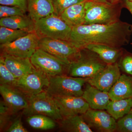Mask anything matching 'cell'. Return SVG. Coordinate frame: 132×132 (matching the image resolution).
Instances as JSON below:
<instances>
[{
    "label": "cell",
    "mask_w": 132,
    "mask_h": 132,
    "mask_svg": "<svg viewBox=\"0 0 132 132\" xmlns=\"http://www.w3.org/2000/svg\"><path fill=\"white\" fill-rule=\"evenodd\" d=\"M132 25L119 21L110 24L83 25L72 28L69 41L78 49L90 44L122 47L129 44Z\"/></svg>",
    "instance_id": "1"
},
{
    "label": "cell",
    "mask_w": 132,
    "mask_h": 132,
    "mask_svg": "<svg viewBox=\"0 0 132 132\" xmlns=\"http://www.w3.org/2000/svg\"><path fill=\"white\" fill-rule=\"evenodd\" d=\"M118 2L86 0L85 24H110L120 20L122 6L119 5Z\"/></svg>",
    "instance_id": "2"
},
{
    "label": "cell",
    "mask_w": 132,
    "mask_h": 132,
    "mask_svg": "<svg viewBox=\"0 0 132 132\" xmlns=\"http://www.w3.org/2000/svg\"><path fill=\"white\" fill-rule=\"evenodd\" d=\"M107 64L96 53L83 48L80 50L79 58L70 64L68 75L78 78H91L104 68Z\"/></svg>",
    "instance_id": "3"
},
{
    "label": "cell",
    "mask_w": 132,
    "mask_h": 132,
    "mask_svg": "<svg viewBox=\"0 0 132 132\" xmlns=\"http://www.w3.org/2000/svg\"><path fill=\"white\" fill-rule=\"evenodd\" d=\"M49 78V84L45 90L53 97H81L83 86L88 80V78L67 75H57Z\"/></svg>",
    "instance_id": "4"
},
{
    "label": "cell",
    "mask_w": 132,
    "mask_h": 132,
    "mask_svg": "<svg viewBox=\"0 0 132 132\" xmlns=\"http://www.w3.org/2000/svg\"><path fill=\"white\" fill-rule=\"evenodd\" d=\"M72 28L60 16L53 14L35 22V32L40 39L47 38L69 41Z\"/></svg>",
    "instance_id": "5"
},
{
    "label": "cell",
    "mask_w": 132,
    "mask_h": 132,
    "mask_svg": "<svg viewBox=\"0 0 132 132\" xmlns=\"http://www.w3.org/2000/svg\"><path fill=\"white\" fill-rule=\"evenodd\" d=\"M35 68L48 77L68 75L70 64L38 48L30 58Z\"/></svg>",
    "instance_id": "6"
},
{
    "label": "cell",
    "mask_w": 132,
    "mask_h": 132,
    "mask_svg": "<svg viewBox=\"0 0 132 132\" xmlns=\"http://www.w3.org/2000/svg\"><path fill=\"white\" fill-rule=\"evenodd\" d=\"M22 113L27 117L42 114L55 120H60L63 118L53 97L46 90L29 99L28 105L23 110Z\"/></svg>",
    "instance_id": "7"
},
{
    "label": "cell",
    "mask_w": 132,
    "mask_h": 132,
    "mask_svg": "<svg viewBox=\"0 0 132 132\" xmlns=\"http://www.w3.org/2000/svg\"><path fill=\"white\" fill-rule=\"evenodd\" d=\"M38 48L69 64L76 60L80 55V50L77 48L69 41L63 40L40 38Z\"/></svg>",
    "instance_id": "8"
},
{
    "label": "cell",
    "mask_w": 132,
    "mask_h": 132,
    "mask_svg": "<svg viewBox=\"0 0 132 132\" xmlns=\"http://www.w3.org/2000/svg\"><path fill=\"white\" fill-rule=\"evenodd\" d=\"M39 40L35 32L29 33L13 42L1 45V54L30 59L38 48Z\"/></svg>",
    "instance_id": "9"
},
{
    "label": "cell",
    "mask_w": 132,
    "mask_h": 132,
    "mask_svg": "<svg viewBox=\"0 0 132 132\" xmlns=\"http://www.w3.org/2000/svg\"><path fill=\"white\" fill-rule=\"evenodd\" d=\"M49 82L48 76L35 68L30 73L17 79L14 87L29 99L43 92Z\"/></svg>",
    "instance_id": "10"
},
{
    "label": "cell",
    "mask_w": 132,
    "mask_h": 132,
    "mask_svg": "<svg viewBox=\"0 0 132 132\" xmlns=\"http://www.w3.org/2000/svg\"><path fill=\"white\" fill-rule=\"evenodd\" d=\"M81 115L85 122L93 131L116 132V120L106 111L95 110L90 108Z\"/></svg>",
    "instance_id": "11"
},
{
    "label": "cell",
    "mask_w": 132,
    "mask_h": 132,
    "mask_svg": "<svg viewBox=\"0 0 132 132\" xmlns=\"http://www.w3.org/2000/svg\"><path fill=\"white\" fill-rule=\"evenodd\" d=\"M121 75L118 63L108 64L87 82L103 92L108 93Z\"/></svg>",
    "instance_id": "12"
},
{
    "label": "cell",
    "mask_w": 132,
    "mask_h": 132,
    "mask_svg": "<svg viewBox=\"0 0 132 132\" xmlns=\"http://www.w3.org/2000/svg\"><path fill=\"white\" fill-rule=\"evenodd\" d=\"M54 99L62 117L82 115L90 108L82 97H54Z\"/></svg>",
    "instance_id": "13"
},
{
    "label": "cell",
    "mask_w": 132,
    "mask_h": 132,
    "mask_svg": "<svg viewBox=\"0 0 132 132\" xmlns=\"http://www.w3.org/2000/svg\"><path fill=\"white\" fill-rule=\"evenodd\" d=\"M0 93L3 101L14 113L24 110L28 105V98L14 87L1 85Z\"/></svg>",
    "instance_id": "14"
},
{
    "label": "cell",
    "mask_w": 132,
    "mask_h": 132,
    "mask_svg": "<svg viewBox=\"0 0 132 132\" xmlns=\"http://www.w3.org/2000/svg\"><path fill=\"white\" fill-rule=\"evenodd\" d=\"M90 108L95 110H106L111 100L108 93L103 92L87 82L81 96Z\"/></svg>",
    "instance_id": "15"
},
{
    "label": "cell",
    "mask_w": 132,
    "mask_h": 132,
    "mask_svg": "<svg viewBox=\"0 0 132 132\" xmlns=\"http://www.w3.org/2000/svg\"><path fill=\"white\" fill-rule=\"evenodd\" d=\"M7 68L17 79L30 73L34 69L29 58L8 54H1Z\"/></svg>",
    "instance_id": "16"
},
{
    "label": "cell",
    "mask_w": 132,
    "mask_h": 132,
    "mask_svg": "<svg viewBox=\"0 0 132 132\" xmlns=\"http://www.w3.org/2000/svg\"><path fill=\"white\" fill-rule=\"evenodd\" d=\"M108 93L111 101L132 98V76L121 74Z\"/></svg>",
    "instance_id": "17"
},
{
    "label": "cell",
    "mask_w": 132,
    "mask_h": 132,
    "mask_svg": "<svg viewBox=\"0 0 132 132\" xmlns=\"http://www.w3.org/2000/svg\"><path fill=\"white\" fill-rule=\"evenodd\" d=\"M86 1L71 6L59 16L71 28L85 24Z\"/></svg>",
    "instance_id": "18"
},
{
    "label": "cell",
    "mask_w": 132,
    "mask_h": 132,
    "mask_svg": "<svg viewBox=\"0 0 132 132\" xmlns=\"http://www.w3.org/2000/svg\"><path fill=\"white\" fill-rule=\"evenodd\" d=\"M28 15L36 22L43 17L54 14L51 0H27Z\"/></svg>",
    "instance_id": "19"
},
{
    "label": "cell",
    "mask_w": 132,
    "mask_h": 132,
    "mask_svg": "<svg viewBox=\"0 0 132 132\" xmlns=\"http://www.w3.org/2000/svg\"><path fill=\"white\" fill-rule=\"evenodd\" d=\"M96 53L107 64L118 62L123 53V47H114L100 44H90L85 48Z\"/></svg>",
    "instance_id": "20"
},
{
    "label": "cell",
    "mask_w": 132,
    "mask_h": 132,
    "mask_svg": "<svg viewBox=\"0 0 132 132\" xmlns=\"http://www.w3.org/2000/svg\"><path fill=\"white\" fill-rule=\"evenodd\" d=\"M0 26L19 29L29 33L35 32V22L29 15H18L1 18Z\"/></svg>",
    "instance_id": "21"
},
{
    "label": "cell",
    "mask_w": 132,
    "mask_h": 132,
    "mask_svg": "<svg viewBox=\"0 0 132 132\" xmlns=\"http://www.w3.org/2000/svg\"><path fill=\"white\" fill-rule=\"evenodd\" d=\"M59 122L60 128L63 131L93 132V131L83 119L82 115L63 117Z\"/></svg>",
    "instance_id": "22"
},
{
    "label": "cell",
    "mask_w": 132,
    "mask_h": 132,
    "mask_svg": "<svg viewBox=\"0 0 132 132\" xmlns=\"http://www.w3.org/2000/svg\"><path fill=\"white\" fill-rule=\"evenodd\" d=\"M132 108V98L111 101L106 109L116 120H118L130 112Z\"/></svg>",
    "instance_id": "23"
},
{
    "label": "cell",
    "mask_w": 132,
    "mask_h": 132,
    "mask_svg": "<svg viewBox=\"0 0 132 132\" xmlns=\"http://www.w3.org/2000/svg\"><path fill=\"white\" fill-rule=\"evenodd\" d=\"M54 120L42 114H37L27 117V121L33 128L37 130H48L56 127Z\"/></svg>",
    "instance_id": "24"
},
{
    "label": "cell",
    "mask_w": 132,
    "mask_h": 132,
    "mask_svg": "<svg viewBox=\"0 0 132 132\" xmlns=\"http://www.w3.org/2000/svg\"><path fill=\"white\" fill-rule=\"evenodd\" d=\"M28 32L19 29H13L4 27H0V44H7L25 36Z\"/></svg>",
    "instance_id": "25"
},
{
    "label": "cell",
    "mask_w": 132,
    "mask_h": 132,
    "mask_svg": "<svg viewBox=\"0 0 132 132\" xmlns=\"http://www.w3.org/2000/svg\"><path fill=\"white\" fill-rule=\"evenodd\" d=\"M15 113L12 111L4 101L0 103V128L1 131L8 128L13 120L12 117Z\"/></svg>",
    "instance_id": "26"
},
{
    "label": "cell",
    "mask_w": 132,
    "mask_h": 132,
    "mask_svg": "<svg viewBox=\"0 0 132 132\" xmlns=\"http://www.w3.org/2000/svg\"><path fill=\"white\" fill-rule=\"evenodd\" d=\"M17 79L7 68L2 56L0 57V83L14 87Z\"/></svg>",
    "instance_id": "27"
},
{
    "label": "cell",
    "mask_w": 132,
    "mask_h": 132,
    "mask_svg": "<svg viewBox=\"0 0 132 132\" xmlns=\"http://www.w3.org/2000/svg\"><path fill=\"white\" fill-rule=\"evenodd\" d=\"M121 72L132 76V53L123 50V53L117 62Z\"/></svg>",
    "instance_id": "28"
},
{
    "label": "cell",
    "mask_w": 132,
    "mask_h": 132,
    "mask_svg": "<svg viewBox=\"0 0 132 132\" xmlns=\"http://www.w3.org/2000/svg\"><path fill=\"white\" fill-rule=\"evenodd\" d=\"M54 14L60 16L67 8L77 3L85 1L86 0H51Z\"/></svg>",
    "instance_id": "29"
},
{
    "label": "cell",
    "mask_w": 132,
    "mask_h": 132,
    "mask_svg": "<svg viewBox=\"0 0 132 132\" xmlns=\"http://www.w3.org/2000/svg\"><path fill=\"white\" fill-rule=\"evenodd\" d=\"M116 132H132V113H129L117 121Z\"/></svg>",
    "instance_id": "30"
},
{
    "label": "cell",
    "mask_w": 132,
    "mask_h": 132,
    "mask_svg": "<svg viewBox=\"0 0 132 132\" xmlns=\"http://www.w3.org/2000/svg\"><path fill=\"white\" fill-rule=\"evenodd\" d=\"M26 12L20 7L12 6L1 5L0 17L1 18L18 15H26Z\"/></svg>",
    "instance_id": "31"
},
{
    "label": "cell",
    "mask_w": 132,
    "mask_h": 132,
    "mask_svg": "<svg viewBox=\"0 0 132 132\" xmlns=\"http://www.w3.org/2000/svg\"><path fill=\"white\" fill-rule=\"evenodd\" d=\"M0 4L5 6L17 7L26 12L28 10L27 0H0Z\"/></svg>",
    "instance_id": "32"
},
{
    "label": "cell",
    "mask_w": 132,
    "mask_h": 132,
    "mask_svg": "<svg viewBox=\"0 0 132 132\" xmlns=\"http://www.w3.org/2000/svg\"><path fill=\"white\" fill-rule=\"evenodd\" d=\"M8 132H28V131L23 126L21 117H18L13 120L11 125L6 130Z\"/></svg>",
    "instance_id": "33"
},
{
    "label": "cell",
    "mask_w": 132,
    "mask_h": 132,
    "mask_svg": "<svg viewBox=\"0 0 132 132\" xmlns=\"http://www.w3.org/2000/svg\"><path fill=\"white\" fill-rule=\"evenodd\" d=\"M125 6L132 15V1L129 0H125Z\"/></svg>",
    "instance_id": "34"
},
{
    "label": "cell",
    "mask_w": 132,
    "mask_h": 132,
    "mask_svg": "<svg viewBox=\"0 0 132 132\" xmlns=\"http://www.w3.org/2000/svg\"><path fill=\"white\" fill-rule=\"evenodd\" d=\"M108 1H111L112 2H114L119 1H120V0H108Z\"/></svg>",
    "instance_id": "35"
},
{
    "label": "cell",
    "mask_w": 132,
    "mask_h": 132,
    "mask_svg": "<svg viewBox=\"0 0 132 132\" xmlns=\"http://www.w3.org/2000/svg\"><path fill=\"white\" fill-rule=\"evenodd\" d=\"M130 112H131V113H132V108L131 110V111H130Z\"/></svg>",
    "instance_id": "36"
},
{
    "label": "cell",
    "mask_w": 132,
    "mask_h": 132,
    "mask_svg": "<svg viewBox=\"0 0 132 132\" xmlns=\"http://www.w3.org/2000/svg\"><path fill=\"white\" fill-rule=\"evenodd\" d=\"M129 1H132V0H129Z\"/></svg>",
    "instance_id": "37"
}]
</instances>
